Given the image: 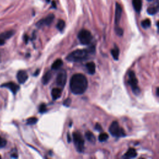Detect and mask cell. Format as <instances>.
<instances>
[{
    "label": "cell",
    "instance_id": "cell-13",
    "mask_svg": "<svg viewBox=\"0 0 159 159\" xmlns=\"http://www.w3.org/2000/svg\"><path fill=\"white\" fill-rule=\"evenodd\" d=\"M86 67L88 70V72L90 74L93 75L95 73L96 66L94 62H91L89 63H87L86 65Z\"/></svg>",
    "mask_w": 159,
    "mask_h": 159
},
{
    "label": "cell",
    "instance_id": "cell-3",
    "mask_svg": "<svg viewBox=\"0 0 159 159\" xmlns=\"http://www.w3.org/2000/svg\"><path fill=\"white\" fill-rule=\"evenodd\" d=\"M73 139L77 151L79 152H83L85 149V141L80 133L77 132L73 133Z\"/></svg>",
    "mask_w": 159,
    "mask_h": 159
},
{
    "label": "cell",
    "instance_id": "cell-29",
    "mask_svg": "<svg viewBox=\"0 0 159 159\" xmlns=\"http://www.w3.org/2000/svg\"><path fill=\"white\" fill-rule=\"evenodd\" d=\"M71 99H70V98H68V99H67L66 100H65L63 103V105L65 106H69L70 105V104H71Z\"/></svg>",
    "mask_w": 159,
    "mask_h": 159
},
{
    "label": "cell",
    "instance_id": "cell-14",
    "mask_svg": "<svg viewBox=\"0 0 159 159\" xmlns=\"http://www.w3.org/2000/svg\"><path fill=\"white\" fill-rule=\"evenodd\" d=\"M142 0H133V5L134 9L138 13H139L142 9Z\"/></svg>",
    "mask_w": 159,
    "mask_h": 159
},
{
    "label": "cell",
    "instance_id": "cell-7",
    "mask_svg": "<svg viewBox=\"0 0 159 159\" xmlns=\"http://www.w3.org/2000/svg\"><path fill=\"white\" fill-rule=\"evenodd\" d=\"M67 75L66 71L62 70L60 71V72L58 73L57 76V85L61 87L62 88L65 86V84H66L67 82Z\"/></svg>",
    "mask_w": 159,
    "mask_h": 159
},
{
    "label": "cell",
    "instance_id": "cell-6",
    "mask_svg": "<svg viewBox=\"0 0 159 159\" xmlns=\"http://www.w3.org/2000/svg\"><path fill=\"white\" fill-rule=\"evenodd\" d=\"M129 83L133 89L134 93L138 95L140 93V89L138 85V80L137 79L135 73L133 71H130L129 73Z\"/></svg>",
    "mask_w": 159,
    "mask_h": 159
},
{
    "label": "cell",
    "instance_id": "cell-35",
    "mask_svg": "<svg viewBox=\"0 0 159 159\" xmlns=\"http://www.w3.org/2000/svg\"><path fill=\"white\" fill-rule=\"evenodd\" d=\"M27 39H28V37H27V36H25V41H26V43L27 42Z\"/></svg>",
    "mask_w": 159,
    "mask_h": 159
},
{
    "label": "cell",
    "instance_id": "cell-40",
    "mask_svg": "<svg viewBox=\"0 0 159 159\" xmlns=\"http://www.w3.org/2000/svg\"><path fill=\"white\" fill-rule=\"evenodd\" d=\"M1 158V155H0V158Z\"/></svg>",
    "mask_w": 159,
    "mask_h": 159
},
{
    "label": "cell",
    "instance_id": "cell-32",
    "mask_svg": "<svg viewBox=\"0 0 159 159\" xmlns=\"http://www.w3.org/2000/svg\"><path fill=\"white\" fill-rule=\"evenodd\" d=\"M18 157V154H16V153H13V154L11 155V157L13 158H17Z\"/></svg>",
    "mask_w": 159,
    "mask_h": 159
},
{
    "label": "cell",
    "instance_id": "cell-1",
    "mask_svg": "<svg viewBox=\"0 0 159 159\" xmlns=\"http://www.w3.org/2000/svg\"><path fill=\"white\" fill-rule=\"evenodd\" d=\"M70 90L75 95H81L85 92L88 87V80L83 74L74 75L70 80Z\"/></svg>",
    "mask_w": 159,
    "mask_h": 159
},
{
    "label": "cell",
    "instance_id": "cell-9",
    "mask_svg": "<svg viewBox=\"0 0 159 159\" xmlns=\"http://www.w3.org/2000/svg\"><path fill=\"white\" fill-rule=\"evenodd\" d=\"M1 87L7 88L10 90V91H11L14 95H16V93L19 90V86L13 83V82H9V83L3 84L1 85Z\"/></svg>",
    "mask_w": 159,
    "mask_h": 159
},
{
    "label": "cell",
    "instance_id": "cell-2",
    "mask_svg": "<svg viewBox=\"0 0 159 159\" xmlns=\"http://www.w3.org/2000/svg\"><path fill=\"white\" fill-rule=\"evenodd\" d=\"M95 49L93 48L92 50L90 49L89 50H86V49H81V50H76L72 52H71L68 55L67 57V60L70 62H79L83 61L86 60L88 57L90 52H94Z\"/></svg>",
    "mask_w": 159,
    "mask_h": 159
},
{
    "label": "cell",
    "instance_id": "cell-22",
    "mask_svg": "<svg viewBox=\"0 0 159 159\" xmlns=\"http://www.w3.org/2000/svg\"><path fill=\"white\" fill-rule=\"evenodd\" d=\"M141 25H142V27H143V28L147 29V28H149V27L150 26L151 22H150V21L149 19H147L145 20H144V21H142Z\"/></svg>",
    "mask_w": 159,
    "mask_h": 159
},
{
    "label": "cell",
    "instance_id": "cell-24",
    "mask_svg": "<svg viewBox=\"0 0 159 159\" xmlns=\"http://www.w3.org/2000/svg\"><path fill=\"white\" fill-rule=\"evenodd\" d=\"M37 118L35 117H32L27 119V124L28 125H33L35 124L37 122Z\"/></svg>",
    "mask_w": 159,
    "mask_h": 159
},
{
    "label": "cell",
    "instance_id": "cell-37",
    "mask_svg": "<svg viewBox=\"0 0 159 159\" xmlns=\"http://www.w3.org/2000/svg\"><path fill=\"white\" fill-rule=\"evenodd\" d=\"M158 91H159V89H158V88H157V95L158 96Z\"/></svg>",
    "mask_w": 159,
    "mask_h": 159
},
{
    "label": "cell",
    "instance_id": "cell-26",
    "mask_svg": "<svg viewBox=\"0 0 159 159\" xmlns=\"http://www.w3.org/2000/svg\"><path fill=\"white\" fill-rule=\"evenodd\" d=\"M6 144H7V141L4 138L0 137V149H1V148L4 147L6 145Z\"/></svg>",
    "mask_w": 159,
    "mask_h": 159
},
{
    "label": "cell",
    "instance_id": "cell-21",
    "mask_svg": "<svg viewBox=\"0 0 159 159\" xmlns=\"http://www.w3.org/2000/svg\"><path fill=\"white\" fill-rule=\"evenodd\" d=\"M158 6H153V7H149L147 9V13L150 15H153L156 14L158 12Z\"/></svg>",
    "mask_w": 159,
    "mask_h": 159
},
{
    "label": "cell",
    "instance_id": "cell-4",
    "mask_svg": "<svg viewBox=\"0 0 159 159\" xmlns=\"http://www.w3.org/2000/svg\"><path fill=\"white\" fill-rule=\"evenodd\" d=\"M78 38L81 44L88 45L91 43L93 37L90 31L85 29H82L78 33Z\"/></svg>",
    "mask_w": 159,
    "mask_h": 159
},
{
    "label": "cell",
    "instance_id": "cell-8",
    "mask_svg": "<svg viewBox=\"0 0 159 159\" xmlns=\"http://www.w3.org/2000/svg\"><path fill=\"white\" fill-rule=\"evenodd\" d=\"M55 16L53 14H49L48 15L47 17L44 19L40 20L38 23H37V26L38 27H42L43 26H49L52 24V23L53 22V19H54Z\"/></svg>",
    "mask_w": 159,
    "mask_h": 159
},
{
    "label": "cell",
    "instance_id": "cell-36",
    "mask_svg": "<svg viewBox=\"0 0 159 159\" xmlns=\"http://www.w3.org/2000/svg\"><path fill=\"white\" fill-rule=\"evenodd\" d=\"M68 142H71V138H70V137L69 138V134H68Z\"/></svg>",
    "mask_w": 159,
    "mask_h": 159
},
{
    "label": "cell",
    "instance_id": "cell-34",
    "mask_svg": "<svg viewBox=\"0 0 159 159\" xmlns=\"http://www.w3.org/2000/svg\"><path fill=\"white\" fill-rule=\"evenodd\" d=\"M52 4H53V8H56V2H55V1H53Z\"/></svg>",
    "mask_w": 159,
    "mask_h": 159
},
{
    "label": "cell",
    "instance_id": "cell-17",
    "mask_svg": "<svg viewBox=\"0 0 159 159\" xmlns=\"http://www.w3.org/2000/svg\"><path fill=\"white\" fill-rule=\"evenodd\" d=\"M63 61L61 59H57L56 62H54L52 65V70H58L62 66Z\"/></svg>",
    "mask_w": 159,
    "mask_h": 159
},
{
    "label": "cell",
    "instance_id": "cell-15",
    "mask_svg": "<svg viewBox=\"0 0 159 159\" xmlns=\"http://www.w3.org/2000/svg\"><path fill=\"white\" fill-rule=\"evenodd\" d=\"M137 155H138V153H137L136 150L134 149L131 148V149H129L128 151L125 153V157L128 158H133L136 157Z\"/></svg>",
    "mask_w": 159,
    "mask_h": 159
},
{
    "label": "cell",
    "instance_id": "cell-31",
    "mask_svg": "<svg viewBox=\"0 0 159 159\" xmlns=\"http://www.w3.org/2000/svg\"><path fill=\"white\" fill-rule=\"evenodd\" d=\"M4 43H5V40L3 39V38L1 36H0V46L4 45Z\"/></svg>",
    "mask_w": 159,
    "mask_h": 159
},
{
    "label": "cell",
    "instance_id": "cell-19",
    "mask_svg": "<svg viewBox=\"0 0 159 159\" xmlns=\"http://www.w3.org/2000/svg\"><path fill=\"white\" fill-rule=\"evenodd\" d=\"M14 32L13 31H9L5 32L3 34H1L0 36H1L3 39L6 41V39H8L11 37H12L14 35Z\"/></svg>",
    "mask_w": 159,
    "mask_h": 159
},
{
    "label": "cell",
    "instance_id": "cell-30",
    "mask_svg": "<svg viewBox=\"0 0 159 159\" xmlns=\"http://www.w3.org/2000/svg\"><path fill=\"white\" fill-rule=\"evenodd\" d=\"M95 129L98 131H101L102 130V127L101 125L99 124H97L96 125H95Z\"/></svg>",
    "mask_w": 159,
    "mask_h": 159
},
{
    "label": "cell",
    "instance_id": "cell-12",
    "mask_svg": "<svg viewBox=\"0 0 159 159\" xmlns=\"http://www.w3.org/2000/svg\"><path fill=\"white\" fill-rule=\"evenodd\" d=\"M62 90L60 88H53L51 91V95L53 100H56L61 96Z\"/></svg>",
    "mask_w": 159,
    "mask_h": 159
},
{
    "label": "cell",
    "instance_id": "cell-28",
    "mask_svg": "<svg viewBox=\"0 0 159 159\" xmlns=\"http://www.w3.org/2000/svg\"><path fill=\"white\" fill-rule=\"evenodd\" d=\"M116 32L118 36H121L123 34V30L121 28H119V27H117L116 29Z\"/></svg>",
    "mask_w": 159,
    "mask_h": 159
},
{
    "label": "cell",
    "instance_id": "cell-25",
    "mask_svg": "<svg viewBox=\"0 0 159 159\" xmlns=\"http://www.w3.org/2000/svg\"><path fill=\"white\" fill-rule=\"evenodd\" d=\"M109 138V135L106 134V133H102L99 135V140L100 142H105L106 140H107V139Z\"/></svg>",
    "mask_w": 159,
    "mask_h": 159
},
{
    "label": "cell",
    "instance_id": "cell-5",
    "mask_svg": "<svg viewBox=\"0 0 159 159\" xmlns=\"http://www.w3.org/2000/svg\"><path fill=\"white\" fill-rule=\"evenodd\" d=\"M109 130L113 136L117 137V138L125 135L124 131L122 128H120L119 123L117 121L113 122L109 128Z\"/></svg>",
    "mask_w": 159,
    "mask_h": 159
},
{
    "label": "cell",
    "instance_id": "cell-38",
    "mask_svg": "<svg viewBox=\"0 0 159 159\" xmlns=\"http://www.w3.org/2000/svg\"><path fill=\"white\" fill-rule=\"evenodd\" d=\"M46 1H47V2H50L51 0H46Z\"/></svg>",
    "mask_w": 159,
    "mask_h": 159
},
{
    "label": "cell",
    "instance_id": "cell-33",
    "mask_svg": "<svg viewBox=\"0 0 159 159\" xmlns=\"http://www.w3.org/2000/svg\"><path fill=\"white\" fill-rule=\"evenodd\" d=\"M39 72H40V70H37L36 71V73H34V76H37V75H38V74L39 73Z\"/></svg>",
    "mask_w": 159,
    "mask_h": 159
},
{
    "label": "cell",
    "instance_id": "cell-39",
    "mask_svg": "<svg viewBox=\"0 0 159 159\" xmlns=\"http://www.w3.org/2000/svg\"><path fill=\"white\" fill-rule=\"evenodd\" d=\"M148 1H152V0H148Z\"/></svg>",
    "mask_w": 159,
    "mask_h": 159
},
{
    "label": "cell",
    "instance_id": "cell-11",
    "mask_svg": "<svg viewBox=\"0 0 159 159\" xmlns=\"http://www.w3.org/2000/svg\"><path fill=\"white\" fill-rule=\"evenodd\" d=\"M17 78L19 83L23 84L27 81V78H28V75H27V73H26V71L20 70L17 74Z\"/></svg>",
    "mask_w": 159,
    "mask_h": 159
},
{
    "label": "cell",
    "instance_id": "cell-18",
    "mask_svg": "<svg viewBox=\"0 0 159 159\" xmlns=\"http://www.w3.org/2000/svg\"><path fill=\"white\" fill-rule=\"evenodd\" d=\"M85 136L87 140L91 142V143H94V142H95L96 140L95 136L91 132H90V131H88V132H86L85 134Z\"/></svg>",
    "mask_w": 159,
    "mask_h": 159
},
{
    "label": "cell",
    "instance_id": "cell-20",
    "mask_svg": "<svg viewBox=\"0 0 159 159\" xmlns=\"http://www.w3.org/2000/svg\"><path fill=\"white\" fill-rule=\"evenodd\" d=\"M111 54L113 57V58L115 60H118L119 58V50L118 47L115 46V47L114 48H113L111 50Z\"/></svg>",
    "mask_w": 159,
    "mask_h": 159
},
{
    "label": "cell",
    "instance_id": "cell-27",
    "mask_svg": "<svg viewBox=\"0 0 159 159\" xmlns=\"http://www.w3.org/2000/svg\"><path fill=\"white\" fill-rule=\"evenodd\" d=\"M47 111V108L45 104H42L39 107V112L41 113H44Z\"/></svg>",
    "mask_w": 159,
    "mask_h": 159
},
{
    "label": "cell",
    "instance_id": "cell-10",
    "mask_svg": "<svg viewBox=\"0 0 159 159\" xmlns=\"http://www.w3.org/2000/svg\"><path fill=\"white\" fill-rule=\"evenodd\" d=\"M122 12H123V9L120 5L119 3L116 4V11H115V18H114V21L115 23H116V25H118L119 23L120 18H121V15H122Z\"/></svg>",
    "mask_w": 159,
    "mask_h": 159
},
{
    "label": "cell",
    "instance_id": "cell-16",
    "mask_svg": "<svg viewBox=\"0 0 159 159\" xmlns=\"http://www.w3.org/2000/svg\"><path fill=\"white\" fill-rule=\"evenodd\" d=\"M52 78V73L51 72H50V71H48V72H47L44 75H43V76L42 77V83L43 85H47L49 81L51 80Z\"/></svg>",
    "mask_w": 159,
    "mask_h": 159
},
{
    "label": "cell",
    "instance_id": "cell-23",
    "mask_svg": "<svg viewBox=\"0 0 159 159\" xmlns=\"http://www.w3.org/2000/svg\"><path fill=\"white\" fill-rule=\"evenodd\" d=\"M65 26V21H63V20H59L57 24V28L59 31H62L63 29Z\"/></svg>",
    "mask_w": 159,
    "mask_h": 159
}]
</instances>
